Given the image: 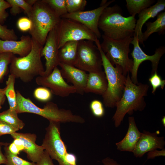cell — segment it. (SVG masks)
Listing matches in <instances>:
<instances>
[{
  "instance_id": "obj_15",
  "label": "cell",
  "mask_w": 165,
  "mask_h": 165,
  "mask_svg": "<svg viewBox=\"0 0 165 165\" xmlns=\"http://www.w3.org/2000/svg\"><path fill=\"white\" fill-rule=\"evenodd\" d=\"M159 131L151 133L144 130L133 152L136 157L140 158L146 152L157 148H164L165 141L163 136L158 137Z\"/></svg>"
},
{
  "instance_id": "obj_30",
  "label": "cell",
  "mask_w": 165,
  "mask_h": 165,
  "mask_svg": "<svg viewBox=\"0 0 165 165\" xmlns=\"http://www.w3.org/2000/svg\"><path fill=\"white\" fill-rule=\"evenodd\" d=\"M8 146H4L5 155L7 160V165H36V163L30 162L19 157L10 152Z\"/></svg>"
},
{
  "instance_id": "obj_13",
  "label": "cell",
  "mask_w": 165,
  "mask_h": 165,
  "mask_svg": "<svg viewBox=\"0 0 165 165\" xmlns=\"http://www.w3.org/2000/svg\"><path fill=\"white\" fill-rule=\"evenodd\" d=\"M115 1H108L105 5L92 10L67 13L61 18L71 19L80 23L92 31L99 39L101 37L98 27L100 16L104 9Z\"/></svg>"
},
{
  "instance_id": "obj_12",
  "label": "cell",
  "mask_w": 165,
  "mask_h": 165,
  "mask_svg": "<svg viewBox=\"0 0 165 165\" xmlns=\"http://www.w3.org/2000/svg\"><path fill=\"white\" fill-rule=\"evenodd\" d=\"M35 81L38 85L49 89L53 94L61 97H66L76 93L74 87L64 80L57 67H55L48 76H37Z\"/></svg>"
},
{
  "instance_id": "obj_24",
  "label": "cell",
  "mask_w": 165,
  "mask_h": 165,
  "mask_svg": "<svg viewBox=\"0 0 165 165\" xmlns=\"http://www.w3.org/2000/svg\"><path fill=\"white\" fill-rule=\"evenodd\" d=\"M16 79L13 75L10 74L9 75L6 82L5 95L9 105V109L11 111L17 112L16 93L14 87Z\"/></svg>"
},
{
  "instance_id": "obj_25",
  "label": "cell",
  "mask_w": 165,
  "mask_h": 165,
  "mask_svg": "<svg viewBox=\"0 0 165 165\" xmlns=\"http://www.w3.org/2000/svg\"><path fill=\"white\" fill-rule=\"evenodd\" d=\"M16 111H12L9 109L0 113V121L4 122L18 130L24 127L25 124L18 117Z\"/></svg>"
},
{
  "instance_id": "obj_23",
  "label": "cell",
  "mask_w": 165,
  "mask_h": 165,
  "mask_svg": "<svg viewBox=\"0 0 165 165\" xmlns=\"http://www.w3.org/2000/svg\"><path fill=\"white\" fill-rule=\"evenodd\" d=\"M146 30L142 34L143 42L146 41L152 34L157 33L159 35L164 34L165 31V12L160 13L157 19L153 22H148L145 23Z\"/></svg>"
},
{
  "instance_id": "obj_20",
  "label": "cell",
  "mask_w": 165,
  "mask_h": 165,
  "mask_svg": "<svg viewBox=\"0 0 165 165\" xmlns=\"http://www.w3.org/2000/svg\"><path fill=\"white\" fill-rule=\"evenodd\" d=\"M128 128L126 135L116 144L117 150L120 151L133 152L142 133L138 130L133 116L128 117Z\"/></svg>"
},
{
  "instance_id": "obj_33",
  "label": "cell",
  "mask_w": 165,
  "mask_h": 165,
  "mask_svg": "<svg viewBox=\"0 0 165 165\" xmlns=\"http://www.w3.org/2000/svg\"><path fill=\"white\" fill-rule=\"evenodd\" d=\"M149 81L152 87V93L155 94L156 89L159 87L163 89L165 85V80H162L158 75L157 72H155L151 75L149 79Z\"/></svg>"
},
{
  "instance_id": "obj_34",
  "label": "cell",
  "mask_w": 165,
  "mask_h": 165,
  "mask_svg": "<svg viewBox=\"0 0 165 165\" xmlns=\"http://www.w3.org/2000/svg\"><path fill=\"white\" fill-rule=\"evenodd\" d=\"M90 107L93 114L95 117H101L105 114V109L102 103L100 101L95 100L90 103Z\"/></svg>"
},
{
  "instance_id": "obj_37",
  "label": "cell",
  "mask_w": 165,
  "mask_h": 165,
  "mask_svg": "<svg viewBox=\"0 0 165 165\" xmlns=\"http://www.w3.org/2000/svg\"><path fill=\"white\" fill-rule=\"evenodd\" d=\"M11 7L9 4L4 0H0V24L2 25L9 16L6 9Z\"/></svg>"
},
{
  "instance_id": "obj_29",
  "label": "cell",
  "mask_w": 165,
  "mask_h": 165,
  "mask_svg": "<svg viewBox=\"0 0 165 165\" xmlns=\"http://www.w3.org/2000/svg\"><path fill=\"white\" fill-rule=\"evenodd\" d=\"M60 17L68 13L65 0H43Z\"/></svg>"
},
{
  "instance_id": "obj_6",
  "label": "cell",
  "mask_w": 165,
  "mask_h": 165,
  "mask_svg": "<svg viewBox=\"0 0 165 165\" xmlns=\"http://www.w3.org/2000/svg\"><path fill=\"white\" fill-rule=\"evenodd\" d=\"M100 52L107 82L106 90L102 95L103 103L107 108H113L121 98L125 87L126 76L119 65L113 66L102 50L99 39L95 42Z\"/></svg>"
},
{
  "instance_id": "obj_35",
  "label": "cell",
  "mask_w": 165,
  "mask_h": 165,
  "mask_svg": "<svg viewBox=\"0 0 165 165\" xmlns=\"http://www.w3.org/2000/svg\"><path fill=\"white\" fill-rule=\"evenodd\" d=\"M0 39L3 40H17L18 37L13 29H9L0 24Z\"/></svg>"
},
{
  "instance_id": "obj_2",
  "label": "cell",
  "mask_w": 165,
  "mask_h": 165,
  "mask_svg": "<svg viewBox=\"0 0 165 165\" xmlns=\"http://www.w3.org/2000/svg\"><path fill=\"white\" fill-rule=\"evenodd\" d=\"M127 75L123 95L116 105V110L112 118L116 127L121 125L127 113L131 115L134 111H142L146 105L144 97L147 95L149 86L141 83L134 84L129 73Z\"/></svg>"
},
{
  "instance_id": "obj_11",
  "label": "cell",
  "mask_w": 165,
  "mask_h": 165,
  "mask_svg": "<svg viewBox=\"0 0 165 165\" xmlns=\"http://www.w3.org/2000/svg\"><path fill=\"white\" fill-rule=\"evenodd\" d=\"M139 42L137 37H133L131 44L133 45L134 48L131 53L133 58V66L131 72V79L133 83L138 84L137 79L138 70L141 64L145 61H149L152 64L151 74L157 72L160 60L165 53V47L164 46L157 48L155 53L152 55L146 54L142 50L139 45Z\"/></svg>"
},
{
  "instance_id": "obj_44",
  "label": "cell",
  "mask_w": 165,
  "mask_h": 165,
  "mask_svg": "<svg viewBox=\"0 0 165 165\" xmlns=\"http://www.w3.org/2000/svg\"><path fill=\"white\" fill-rule=\"evenodd\" d=\"M2 145H0V165L2 164H6L7 163L6 158L2 150Z\"/></svg>"
},
{
  "instance_id": "obj_18",
  "label": "cell",
  "mask_w": 165,
  "mask_h": 165,
  "mask_svg": "<svg viewBox=\"0 0 165 165\" xmlns=\"http://www.w3.org/2000/svg\"><path fill=\"white\" fill-rule=\"evenodd\" d=\"M32 38L29 36L22 35L19 41L3 40L0 39V53H9L20 57L27 55L31 49Z\"/></svg>"
},
{
  "instance_id": "obj_16",
  "label": "cell",
  "mask_w": 165,
  "mask_h": 165,
  "mask_svg": "<svg viewBox=\"0 0 165 165\" xmlns=\"http://www.w3.org/2000/svg\"><path fill=\"white\" fill-rule=\"evenodd\" d=\"M59 66L63 78L72 83L76 89V93L83 95L86 84L88 74L74 66L60 63Z\"/></svg>"
},
{
  "instance_id": "obj_48",
  "label": "cell",
  "mask_w": 165,
  "mask_h": 165,
  "mask_svg": "<svg viewBox=\"0 0 165 165\" xmlns=\"http://www.w3.org/2000/svg\"><path fill=\"white\" fill-rule=\"evenodd\" d=\"M161 121L163 126L165 127V116H163L162 119Z\"/></svg>"
},
{
  "instance_id": "obj_22",
  "label": "cell",
  "mask_w": 165,
  "mask_h": 165,
  "mask_svg": "<svg viewBox=\"0 0 165 165\" xmlns=\"http://www.w3.org/2000/svg\"><path fill=\"white\" fill-rule=\"evenodd\" d=\"M78 43V41H69L59 50L60 63L74 66L77 58Z\"/></svg>"
},
{
  "instance_id": "obj_3",
  "label": "cell",
  "mask_w": 165,
  "mask_h": 165,
  "mask_svg": "<svg viewBox=\"0 0 165 165\" xmlns=\"http://www.w3.org/2000/svg\"><path fill=\"white\" fill-rule=\"evenodd\" d=\"M17 112L18 114L29 113L39 115L50 121L59 123L73 122L82 123L84 119L74 114L70 110L59 108L57 105L51 101L46 103L43 108L36 106L29 98L23 96L17 91Z\"/></svg>"
},
{
  "instance_id": "obj_8",
  "label": "cell",
  "mask_w": 165,
  "mask_h": 165,
  "mask_svg": "<svg viewBox=\"0 0 165 165\" xmlns=\"http://www.w3.org/2000/svg\"><path fill=\"white\" fill-rule=\"evenodd\" d=\"M56 28L58 50L69 41L86 40L95 43L99 39L85 25L71 19L61 18Z\"/></svg>"
},
{
  "instance_id": "obj_17",
  "label": "cell",
  "mask_w": 165,
  "mask_h": 165,
  "mask_svg": "<svg viewBox=\"0 0 165 165\" xmlns=\"http://www.w3.org/2000/svg\"><path fill=\"white\" fill-rule=\"evenodd\" d=\"M14 139H18L22 142L24 150L28 159L31 162L36 163L43 153L44 149L42 146L35 143L37 136L35 134L15 132L10 135Z\"/></svg>"
},
{
  "instance_id": "obj_10",
  "label": "cell",
  "mask_w": 165,
  "mask_h": 165,
  "mask_svg": "<svg viewBox=\"0 0 165 165\" xmlns=\"http://www.w3.org/2000/svg\"><path fill=\"white\" fill-rule=\"evenodd\" d=\"M94 42L86 40L78 41L75 67L89 73L102 71L101 54Z\"/></svg>"
},
{
  "instance_id": "obj_46",
  "label": "cell",
  "mask_w": 165,
  "mask_h": 165,
  "mask_svg": "<svg viewBox=\"0 0 165 165\" xmlns=\"http://www.w3.org/2000/svg\"><path fill=\"white\" fill-rule=\"evenodd\" d=\"M108 1L106 0H103L101 2L100 5V6H103L106 4Z\"/></svg>"
},
{
  "instance_id": "obj_45",
  "label": "cell",
  "mask_w": 165,
  "mask_h": 165,
  "mask_svg": "<svg viewBox=\"0 0 165 165\" xmlns=\"http://www.w3.org/2000/svg\"><path fill=\"white\" fill-rule=\"evenodd\" d=\"M26 2L30 5L32 6L37 1V0H26Z\"/></svg>"
},
{
  "instance_id": "obj_7",
  "label": "cell",
  "mask_w": 165,
  "mask_h": 165,
  "mask_svg": "<svg viewBox=\"0 0 165 165\" xmlns=\"http://www.w3.org/2000/svg\"><path fill=\"white\" fill-rule=\"evenodd\" d=\"M103 41L100 43L101 48L111 63L119 65L122 68L124 75L126 76L130 72L133 66V59L128 55L130 52V44L133 37H129L120 40H114L101 35Z\"/></svg>"
},
{
  "instance_id": "obj_31",
  "label": "cell",
  "mask_w": 165,
  "mask_h": 165,
  "mask_svg": "<svg viewBox=\"0 0 165 165\" xmlns=\"http://www.w3.org/2000/svg\"><path fill=\"white\" fill-rule=\"evenodd\" d=\"M52 94L50 90L43 86L39 87L35 89L33 93L34 98L42 102L50 101L52 97Z\"/></svg>"
},
{
  "instance_id": "obj_39",
  "label": "cell",
  "mask_w": 165,
  "mask_h": 165,
  "mask_svg": "<svg viewBox=\"0 0 165 165\" xmlns=\"http://www.w3.org/2000/svg\"><path fill=\"white\" fill-rule=\"evenodd\" d=\"M18 130L8 124L0 121V137L5 134L11 135Z\"/></svg>"
},
{
  "instance_id": "obj_5",
  "label": "cell",
  "mask_w": 165,
  "mask_h": 165,
  "mask_svg": "<svg viewBox=\"0 0 165 165\" xmlns=\"http://www.w3.org/2000/svg\"><path fill=\"white\" fill-rule=\"evenodd\" d=\"M43 47L32 38L31 50L27 55L13 56L10 64V74L25 83L31 82L36 76H42L45 71L41 55Z\"/></svg>"
},
{
  "instance_id": "obj_27",
  "label": "cell",
  "mask_w": 165,
  "mask_h": 165,
  "mask_svg": "<svg viewBox=\"0 0 165 165\" xmlns=\"http://www.w3.org/2000/svg\"><path fill=\"white\" fill-rule=\"evenodd\" d=\"M11 6L10 12L13 16L20 13L23 9L27 15L31 11L32 6L24 0H6Z\"/></svg>"
},
{
  "instance_id": "obj_49",
  "label": "cell",
  "mask_w": 165,
  "mask_h": 165,
  "mask_svg": "<svg viewBox=\"0 0 165 165\" xmlns=\"http://www.w3.org/2000/svg\"><path fill=\"white\" fill-rule=\"evenodd\" d=\"M3 165H7V164H4Z\"/></svg>"
},
{
  "instance_id": "obj_28",
  "label": "cell",
  "mask_w": 165,
  "mask_h": 165,
  "mask_svg": "<svg viewBox=\"0 0 165 165\" xmlns=\"http://www.w3.org/2000/svg\"><path fill=\"white\" fill-rule=\"evenodd\" d=\"M14 55L11 53H0V82L9 72L8 66L10 64Z\"/></svg>"
},
{
  "instance_id": "obj_42",
  "label": "cell",
  "mask_w": 165,
  "mask_h": 165,
  "mask_svg": "<svg viewBox=\"0 0 165 165\" xmlns=\"http://www.w3.org/2000/svg\"><path fill=\"white\" fill-rule=\"evenodd\" d=\"M102 162L104 165H121L116 161L109 157L103 159Z\"/></svg>"
},
{
  "instance_id": "obj_38",
  "label": "cell",
  "mask_w": 165,
  "mask_h": 165,
  "mask_svg": "<svg viewBox=\"0 0 165 165\" xmlns=\"http://www.w3.org/2000/svg\"><path fill=\"white\" fill-rule=\"evenodd\" d=\"M8 147L10 152L15 155L19 154L20 151L24 150L22 142L17 139H14L12 143L9 144Z\"/></svg>"
},
{
  "instance_id": "obj_9",
  "label": "cell",
  "mask_w": 165,
  "mask_h": 165,
  "mask_svg": "<svg viewBox=\"0 0 165 165\" xmlns=\"http://www.w3.org/2000/svg\"><path fill=\"white\" fill-rule=\"evenodd\" d=\"M42 146L52 159L56 160L59 165H68L66 162L67 153L66 146L60 134V123L49 121Z\"/></svg>"
},
{
  "instance_id": "obj_21",
  "label": "cell",
  "mask_w": 165,
  "mask_h": 165,
  "mask_svg": "<svg viewBox=\"0 0 165 165\" xmlns=\"http://www.w3.org/2000/svg\"><path fill=\"white\" fill-rule=\"evenodd\" d=\"M107 82L103 71L89 73L84 93L103 95L107 88Z\"/></svg>"
},
{
  "instance_id": "obj_4",
  "label": "cell",
  "mask_w": 165,
  "mask_h": 165,
  "mask_svg": "<svg viewBox=\"0 0 165 165\" xmlns=\"http://www.w3.org/2000/svg\"><path fill=\"white\" fill-rule=\"evenodd\" d=\"M28 16L32 23L29 31L31 38L43 46L49 32L57 25L61 18L43 0H37Z\"/></svg>"
},
{
  "instance_id": "obj_36",
  "label": "cell",
  "mask_w": 165,
  "mask_h": 165,
  "mask_svg": "<svg viewBox=\"0 0 165 165\" xmlns=\"http://www.w3.org/2000/svg\"><path fill=\"white\" fill-rule=\"evenodd\" d=\"M16 24L19 29L23 32L29 31L32 27V23L30 19L26 17L19 18L17 20Z\"/></svg>"
},
{
  "instance_id": "obj_47",
  "label": "cell",
  "mask_w": 165,
  "mask_h": 165,
  "mask_svg": "<svg viewBox=\"0 0 165 165\" xmlns=\"http://www.w3.org/2000/svg\"><path fill=\"white\" fill-rule=\"evenodd\" d=\"M9 145V143L7 142H0V145L2 146H8Z\"/></svg>"
},
{
  "instance_id": "obj_43",
  "label": "cell",
  "mask_w": 165,
  "mask_h": 165,
  "mask_svg": "<svg viewBox=\"0 0 165 165\" xmlns=\"http://www.w3.org/2000/svg\"><path fill=\"white\" fill-rule=\"evenodd\" d=\"M6 88H0V110L2 108V106L4 104L6 97L5 95Z\"/></svg>"
},
{
  "instance_id": "obj_32",
  "label": "cell",
  "mask_w": 165,
  "mask_h": 165,
  "mask_svg": "<svg viewBox=\"0 0 165 165\" xmlns=\"http://www.w3.org/2000/svg\"><path fill=\"white\" fill-rule=\"evenodd\" d=\"M68 13L83 11L86 5V0H65Z\"/></svg>"
},
{
  "instance_id": "obj_14",
  "label": "cell",
  "mask_w": 165,
  "mask_h": 165,
  "mask_svg": "<svg viewBox=\"0 0 165 165\" xmlns=\"http://www.w3.org/2000/svg\"><path fill=\"white\" fill-rule=\"evenodd\" d=\"M56 27L49 32L44 46L41 51V57H44L46 60V69L42 76L49 75L60 63L58 55L59 50L57 41Z\"/></svg>"
},
{
  "instance_id": "obj_1",
  "label": "cell",
  "mask_w": 165,
  "mask_h": 165,
  "mask_svg": "<svg viewBox=\"0 0 165 165\" xmlns=\"http://www.w3.org/2000/svg\"><path fill=\"white\" fill-rule=\"evenodd\" d=\"M122 12L117 5L107 6L104 9L98 25L104 35L116 40L133 37L137 20L134 16H123Z\"/></svg>"
},
{
  "instance_id": "obj_41",
  "label": "cell",
  "mask_w": 165,
  "mask_h": 165,
  "mask_svg": "<svg viewBox=\"0 0 165 165\" xmlns=\"http://www.w3.org/2000/svg\"><path fill=\"white\" fill-rule=\"evenodd\" d=\"M161 156H165L164 148L161 151L155 149L148 152L147 155V159H153L156 157Z\"/></svg>"
},
{
  "instance_id": "obj_26",
  "label": "cell",
  "mask_w": 165,
  "mask_h": 165,
  "mask_svg": "<svg viewBox=\"0 0 165 165\" xmlns=\"http://www.w3.org/2000/svg\"><path fill=\"white\" fill-rule=\"evenodd\" d=\"M126 7L131 16L135 17L144 9L150 7L156 2L154 0H126Z\"/></svg>"
},
{
  "instance_id": "obj_19",
  "label": "cell",
  "mask_w": 165,
  "mask_h": 165,
  "mask_svg": "<svg viewBox=\"0 0 165 165\" xmlns=\"http://www.w3.org/2000/svg\"><path fill=\"white\" fill-rule=\"evenodd\" d=\"M165 0H158L156 3L144 9L138 14L133 37H137L139 42L143 44L142 29L143 25L149 19L154 18L162 11L165 10Z\"/></svg>"
},
{
  "instance_id": "obj_40",
  "label": "cell",
  "mask_w": 165,
  "mask_h": 165,
  "mask_svg": "<svg viewBox=\"0 0 165 165\" xmlns=\"http://www.w3.org/2000/svg\"><path fill=\"white\" fill-rule=\"evenodd\" d=\"M36 164V165H55L49 154L45 150Z\"/></svg>"
}]
</instances>
